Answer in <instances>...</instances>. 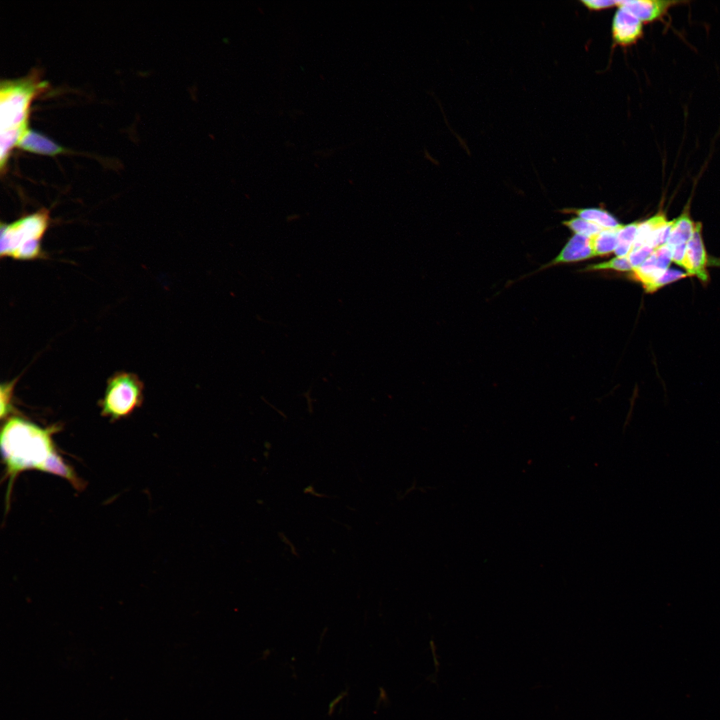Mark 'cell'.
<instances>
[{"instance_id": "4", "label": "cell", "mask_w": 720, "mask_h": 720, "mask_svg": "<svg viewBox=\"0 0 720 720\" xmlns=\"http://www.w3.org/2000/svg\"><path fill=\"white\" fill-rule=\"evenodd\" d=\"M73 319L69 314L32 327L18 335H1V385L18 386L37 364L61 360L73 339Z\"/></svg>"}, {"instance_id": "1", "label": "cell", "mask_w": 720, "mask_h": 720, "mask_svg": "<svg viewBox=\"0 0 720 720\" xmlns=\"http://www.w3.org/2000/svg\"><path fill=\"white\" fill-rule=\"evenodd\" d=\"M85 640L64 643L28 625L14 626L3 641L1 670L15 720L42 704L62 706L84 680L77 652Z\"/></svg>"}, {"instance_id": "5", "label": "cell", "mask_w": 720, "mask_h": 720, "mask_svg": "<svg viewBox=\"0 0 720 720\" xmlns=\"http://www.w3.org/2000/svg\"><path fill=\"white\" fill-rule=\"evenodd\" d=\"M26 220L39 227L73 234L99 228L94 220L73 206L43 192L30 209Z\"/></svg>"}, {"instance_id": "8", "label": "cell", "mask_w": 720, "mask_h": 720, "mask_svg": "<svg viewBox=\"0 0 720 720\" xmlns=\"http://www.w3.org/2000/svg\"><path fill=\"white\" fill-rule=\"evenodd\" d=\"M334 61H335V63L338 64V65H342L343 62H344L343 58L340 57V56H336V58L334 59Z\"/></svg>"}, {"instance_id": "2", "label": "cell", "mask_w": 720, "mask_h": 720, "mask_svg": "<svg viewBox=\"0 0 720 720\" xmlns=\"http://www.w3.org/2000/svg\"><path fill=\"white\" fill-rule=\"evenodd\" d=\"M71 124L49 106L25 119L0 124V248L8 253L17 225L42 194L41 178L49 149L65 137Z\"/></svg>"}, {"instance_id": "3", "label": "cell", "mask_w": 720, "mask_h": 720, "mask_svg": "<svg viewBox=\"0 0 720 720\" xmlns=\"http://www.w3.org/2000/svg\"><path fill=\"white\" fill-rule=\"evenodd\" d=\"M214 573L203 561L177 558L161 571L149 603L152 622L172 632L196 622L215 602Z\"/></svg>"}, {"instance_id": "6", "label": "cell", "mask_w": 720, "mask_h": 720, "mask_svg": "<svg viewBox=\"0 0 720 720\" xmlns=\"http://www.w3.org/2000/svg\"><path fill=\"white\" fill-rule=\"evenodd\" d=\"M25 573L22 568L16 572L3 574L0 581L1 627L8 628L19 617L18 596L20 583Z\"/></svg>"}, {"instance_id": "7", "label": "cell", "mask_w": 720, "mask_h": 720, "mask_svg": "<svg viewBox=\"0 0 720 720\" xmlns=\"http://www.w3.org/2000/svg\"><path fill=\"white\" fill-rule=\"evenodd\" d=\"M63 383L60 360H48L34 366L18 386L24 389L46 390L62 386Z\"/></svg>"}]
</instances>
